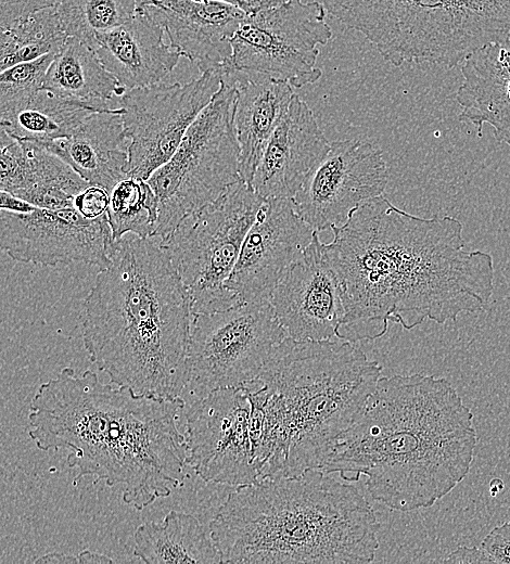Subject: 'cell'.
Masks as SVG:
<instances>
[{
    "label": "cell",
    "instance_id": "20",
    "mask_svg": "<svg viewBox=\"0 0 510 564\" xmlns=\"http://www.w3.org/2000/svg\"><path fill=\"white\" fill-rule=\"evenodd\" d=\"M161 24L143 8L124 24L99 35L93 50L126 90L160 84L180 54L164 40Z\"/></svg>",
    "mask_w": 510,
    "mask_h": 564
},
{
    "label": "cell",
    "instance_id": "9",
    "mask_svg": "<svg viewBox=\"0 0 510 564\" xmlns=\"http://www.w3.org/2000/svg\"><path fill=\"white\" fill-rule=\"evenodd\" d=\"M264 201L240 179L160 241L190 296L192 315L237 305L225 283Z\"/></svg>",
    "mask_w": 510,
    "mask_h": 564
},
{
    "label": "cell",
    "instance_id": "23",
    "mask_svg": "<svg viewBox=\"0 0 510 564\" xmlns=\"http://www.w3.org/2000/svg\"><path fill=\"white\" fill-rule=\"evenodd\" d=\"M71 165L89 184L109 194L123 179L128 163V145L122 108L90 114L68 136L39 143Z\"/></svg>",
    "mask_w": 510,
    "mask_h": 564
},
{
    "label": "cell",
    "instance_id": "2",
    "mask_svg": "<svg viewBox=\"0 0 510 564\" xmlns=\"http://www.w3.org/2000/svg\"><path fill=\"white\" fill-rule=\"evenodd\" d=\"M184 400L136 396L102 382L92 370L63 368L40 384L28 412V436L42 451H67L85 476L122 487L124 503L138 511L168 497L181 483L184 436L177 427Z\"/></svg>",
    "mask_w": 510,
    "mask_h": 564
},
{
    "label": "cell",
    "instance_id": "32",
    "mask_svg": "<svg viewBox=\"0 0 510 564\" xmlns=\"http://www.w3.org/2000/svg\"><path fill=\"white\" fill-rule=\"evenodd\" d=\"M34 145L0 125V190L16 195L33 180Z\"/></svg>",
    "mask_w": 510,
    "mask_h": 564
},
{
    "label": "cell",
    "instance_id": "38",
    "mask_svg": "<svg viewBox=\"0 0 510 564\" xmlns=\"http://www.w3.org/2000/svg\"><path fill=\"white\" fill-rule=\"evenodd\" d=\"M35 206L13 195L10 192L0 190V210L30 211Z\"/></svg>",
    "mask_w": 510,
    "mask_h": 564
},
{
    "label": "cell",
    "instance_id": "8",
    "mask_svg": "<svg viewBox=\"0 0 510 564\" xmlns=\"http://www.w3.org/2000/svg\"><path fill=\"white\" fill-rule=\"evenodd\" d=\"M235 102L233 84L220 76L218 90L190 125L173 156L146 179L158 205L153 238L167 239L186 217L240 180Z\"/></svg>",
    "mask_w": 510,
    "mask_h": 564
},
{
    "label": "cell",
    "instance_id": "12",
    "mask_svg": "<svg viewBox=\"0 0 510 564\" xmlns=\"http://www.w3.org/2000/svg\"><path fill=\"white\" fill-rule=\"evenodd\" d=\"M220 75L204 72L186 84H155L127 90L118 100L128 145L126 172L146 180L179 146L209 103Z\"/></svg>",
    "mask_w": 510,
    "mask_h": 564
},
{
    "label": "cell",
    "instance_id": "4",
    "mask_svg": "<svg viewBox=\"0 0 510 564\" xmlns=\"http://www.w3.org/2000/svg\"><path fill=\"white\" fill-rule=\"evenodd\" d=\"M190 296L155 238L114 241L84 302L88 359L136 396L181 397L192 321Z\"/></svg>",
    "mask_w": 510,
    "mask_h": 564
},
{
    "label": "cell",
    "instance_id": "31",
    "mask_svg": "<svg viewBox=\"0 0 510 564\" xmlns=\"http://www.w3.org/2000/svg\"><path fill=\"white\" fill-rule=\"evenodd\" d=\"M54 54H47L0 72V119L42 87Z\"/></svg>",
    "mask_w": 510,
    "mask_h": 564
},
{
    "label": "cell",
    "instance_id": "19",
    "mask_svg": "<svg viewBox=\"0 0 510 564\" xmlns=\"http://www.w3.org/2000/svg\"><path fill=\"white\" fill-rule=\"evenodd\" d=\"M329 149L313 111L294 94L267 142L251 187L264 200H292Z\"/></svg>",
    "mask_w": 510,
    "mask_h": 564
},
{
    "label": "cell",
    "instance_id": "30",
    "mask_svg": "<svg viewBox=\"0 0 510 564\" xmlns=\"http://www.w3.org/2000/svg\"><path fill=\"white\" fill-rule=\"evenodd\" d=\"M141 0H58L54 4L67 37H75L92 49L99 35L128 21Z\"/></svg>",
    "mask_w": 510,
    "mask_h": 564
},
{
    "label": "cell",
    "instance_id": "33",
    "mask_svg": "<svg viewBox=\"0 0 510 564\" xmlns=\"http://www.w3.org/2000/svg\"><path fill=\"white\" fill-rule=\"evenodd\" d=\"M110 203L109 192L89 184L74 200V208L87 219H95L106 214Z\"/></svg>",
    "mask_w": 510,
    "mask_h": 564
},
{
    "label": "cell",
    "instance_id": "27",
    "mask_svg": "<svg viewBox=\"0 0 510 564\" xmlns=\"http://www.w3.org/2000/svg\"><path fill=\"white\" fill-rule=\"evenodd\" d=\"M67 38L54 5L0 28V72L56 53Z\"/></svg>",
    "mask_w": 510,
    "mask_h": 564
},
{
    "label": "cell",
    "instance_id": "35",
    "mask_svg": "<svg viewBox=\"0 0 510 564\" xmlns=\"http://www.w3.org/2000/svg\"><path fill=\"white\" fill-rule=\"evenodd\" d=\"M58 0H0V28L44 8L52 7Z\"/></svg>",
    "mask_w": 510,
    "mask_h": 564
},
{
    "label": "cell",
    "instance_id": "5",
    "mask_svg": "<svg viewBox=\"0 0 510 564\" xmlns=\"http://www.w3.org/2000/svg\"><path fill=\"white\" fill-rule=\"evenodd\" d=\"M380 524L360 490L310 469L237 487L209 523L221 563L366 564Z\"/></svg>",
    "mask_w": 510,
    "mask_h": 564
},
{
    "label": "cell",
    "instance_id": "28",
    "mask_svg": "<svg viewBox=\"0 0 510 564\" xmlns=\"http://www.w3.org/2000/svg\"><path fill=\"white\" fill-rule=\"evenodd\" d=\"M31 183L15 196L39 208L74 207V200L89 183L66 162L35 141Z\"/></svg>",
    "mask_w": 510,
    "mask_h": 564
},
{
    "label": "cell",
    "instance_id": "16",
    "mask_svg": "<svg viewBox=\"0 0 510 564\" xmlns=\"http://www.w3.org/2000/svg\"><path fill=\"white\" fill-rule=\"evenodd\" d=\"M314 232L297 215L292 200H265L225 283L234 303L270 302L276 285L310 243Z\"/></svg>",
    "mask_w": 510,
    "mask_h": 564
},
{
    "label": "cell",
    "instance_id": "6",
    "mask_svg": "<svg viewBox=\"0 0 510 564\" xmlns=\"http://www.w3.org/2000/svg\"><path fill=\"white\" fill-rule=\"evenodd\" d=\"M382 367L355 343L284 337L245 385L259 420L260 479L319 469L358 419Z\"/></svg>",
    "mask_w": 510,
    "mask_h": 564
},
{
    "label": "cell",
    "instance_id": "34",
    "mask_svg": "<svg viewBox=\"0 0 510 564\" xmlns=\"http://www.w3.org/2000/svg\"><path fill=\"white\" fill-rule=\"evenodd\" d=\"M480 547L490 557L492 563L510 564V521L494 527Z\"/></svg>",
    "mask_w": 510,
    "mask_h": 564
},
{
    "label": "cell",
    "instance_id": "29",
    "mask_svg": "<svg viewBox=\"0 0 510 564\" xmlns=\"http://www.w3.org/2000/svg\"><path fill=\"white\" fill-rule=\"evenodd\" d=\"M157 198L146 180L126 177L110 192L107 220L113 241L127 233L153 238L157 220Z\"/></svg>",
    "mask_w": 510,
    "mask_h": 564
},
{
    "label": "cell",
    "instance_id": "25",
    "mask_svg": "<svg viewBox=\"0 0 510 564\" xmlns=\"http://www.w3.org/2000/svg\"><path fill=\"white\" fill-rule=\"evenodd\" d=\"M133 555L148 564L221 563L211 535L200 521L174 510L161 523L146 522L136 529Z\"/></svg>",
    "mask_w": 510,
    "mask_h": 564
},
{
    "label": "cell",
    "instance_id": "39",
    "mask_svg": "<svg viewBox=\"0 0 510 564\" xmlns=\"http://www.w3.org/2000/svg\"><path fill=\"white\" fill-rule=\"evenodd\" d=\"M113 559L105 554H100L97 552H93L89 549L82 550L77 555V563H85V564H98V563H112Z\"/></svg>",
    "mask_w": 510,
    "mask_h": 564
},
{
    "label": "cell",
    "instance_id": "36",
    "mask_svg": "<svg viewBox=\"0 0 510 564\" xmlns=\"http://www.w3.org/2000/svg\"><path fill=\"white\" fill-rule=\"evenodd\" d=\"M443 561L449 563H492L490 557L481 547H459Z\"/></svg>",
    "mask_w": 510,
    "mask_h": 564
},
{
    "label": "cell",
    "instance_id": "1",
    "mask_svg": "<svg viewBox=\"0 0 510 564\" xmlns=\"http://www.w3.org/2000/svg\"><path fill=\"white\" fill-rule=\"evenodd\" d=\"M331 230L323 249L342 292L340 339L380 338L390 321L405 330L426 319L456 321L481 310L493 294L492 255L467 251L454 217L415 216L380 195Z\"/></svg>",
    "mask_w": 510,
    "mask_h": 564
},
{
    "label": "cell",
    "instance_id": "15",
    "mask_svg": "<svg viewBox=\"0 0 510 564\" xmlns=\"http://www.w3.org/2000/svg\"><path fill=\"white\" fill-rule=\"evenodd\" d=\"M387 182L380 149L357 139L333 141L292 201L297 215L318 232L342 225L358 205L382 195Z\"/></svg>",
    "mask_w": 510,
    "mask_h": 564
},
{
    "label": "cell",
    "instance_id": "37",
    "mask_svg": "<svg viewBox=\"0 0 510 564\" xmlns=\"http://www.w3.org/2000/svg\"><path fill=\"white\" fill-rule=\"evenodd\" d=\"M239 8L246 14L280 5L289 0H217Z\"/></svg>",
    "mask_w": 510,
    "mask_h": 564
},
{
    "label": "cell",
    "instance_id": "11",
    "mask_svg": "<svg viewBox=\"0 0 510 564\" xmlns=\"http://www.w3.org/2000/svg\"><path fill=\"white\" fill-rule=\"evenodd\" d=\"M332 30L320 1L289 0L246 14L231 39V67L302 88L322 75L317 67L318 46Z\"/></svg>",
    "mask_w": 510,
    "mask_h": 564
},
{
    "label": "cell",
    "instance_id": "18",
    "mask_svg": "<svg viewBox=\"0 0 510 564\" xmlns=\"http://www.w3.org/2000/svg\"><path fill=\"white\" fill-rule=\"evenodd\" d=\"M163 27L169 44L201 73L221 75L231 66V39L246 13L217 0H141Z\"/></svg>",
    "mask_w": 510,
    "mask_h": 564
},
{
    "label": "cell",
    "instance_id": "40",
    "mask_svg": "<svg viewBox=\"0 0 510 564\" xmlns=\"http://www.w3.org/2000/svg\"><path fill=\"white\" fill-rule=\"evenodd\" d=\"M36 563H44V564H53V563H77V555L73 554H64V553H48L41 555L37 560Z\"/></svg>",
    "mask_w": 510,
    "mask_h": 564
},
{
    "label": "cell",
    "instance_id": "26",
    "mask_svg": "<svg viewBox=\"0 0 510 564\" xmlns=\"http://www.w3.org/2000/svg\"><path fill=\"white\" fill-rule=\"evenodd\" d=\"M95 112L105 111L40 88L1 118L0 125L18 139L44 143L68 137L86 117Z\"/></svg>",
    "mask_w": 510,
    "mask_h": 564
},
{
    "label": "cell",
    "instance_id": "10",
    "mask_svg": "<svg viewBox=\"0 0 510 564\" xmlns=\"http://www.w3.org/2000/svg\"><path fill=\"white\" fill-rule=\"evenodd\" d=\"M284 337L270 302L193 315L184 389L201 398L218 388L252 383Z\"/></svg>",
    "mask_w": 510,
    "mask_h": 564
},
{
    "label": "cell",
    "instance_id": "24",
    "mask_svg": "<svg viewBox=\"0 0 510 564\" xmlns=\"http://www.w3.org/2000/svg\"><path fill=\"white\" fill-rule=\"evenodd\" d=\"M52 93L98 105L105 112L119 108L112 104L127 90L103 66L95 51L75 37H67L54 54L42 82Z\"/></svg>",
    "mask_w": 510,
    "mask_h": 564
},
{
    "label": "cell",
    "instance_id": "14",
    "mask_svg": "<svg viewBox=\"0 0 510 564\" xmlns=\"http://www.w3.org/2000/svg\"><path fill=\"white\" fill-rule=\"evenodd\" d=\"M113 243L106 214L87 219L74 207L0 210V249L16 261L42 266L84 262L103 269Z\"/></svg>",
    "mask_w": 510,
    "mask_h": 564
},
{
    "label": "cell",
    "instance_id": "3",
    "mask_svg": "<svg viewBox=\"0 0 510 564\" xmlns=\"http://www.w3.org/2000/svg\"><path fill=\"white\" fill-rule=\"evenodd\" d=\"M476 440L473 414L449 381L381 376L319 470L350 483L364 475L372 499L409 512L432 507L464 479Z\"/></svg>",
    "mask_w": 510,
    "mask_h": 564
},
{
    "label": "cell",
    "instance_id": "13",
    "mask_svg": "<svg viewBox=\"0 0 510 564\" xmlns=\"http://www.w3.org/2000/svg\"><path fill=\"white\" fill-rule=\"evenodd\" d=\"M186 463L205 483L240 487L260 479L246 386L197 398L186 420Z\"/></svg>",
    "mask_w": 510,
    "mask_h": 564
},
{
    "label": "cell",
    "instance_id": "17",
    "mask_svg": "<svg viewBox=\"0 0 510 564\" xmlns=\"http://www.w3.org/2000/svg\"><path fill=\"white\" fill-rule=\"evenodd\" d=\"M270 304L286 336L297 341L336 337L344 316L342 292L317 231L283 273Z\"/></svg>",
    "mask_w": 510,
    "mask_h": 564
},
{
    "label": "cell",
    "instance_id": "21",
    "mask_svg": "<svg viewBox=\"0 0 510 564\" xmlns=\"http://www.w3.org/2000/svg\"><path fill=\"white\" fill-rule=\"evenodd\" d=\"M457 90L459 119L489 125L496 140L510 146V36L486 43L466 57Z\"/></svg>",
    "mask_w": 510,
    "mask_h": 564
},
{
    "label": "cell",
    "instance_id": "7",
    "mask_svg": "<svg viewBox=\"0 0 510 564\" xmlns=\"http://www.w3.org/2000/svg\"><path fill=\"white\" fill-rule=\"evenodd\" d=\"M394 66L455 67L480 47L510 36V0H320Z\"/></svg>",
    "mask_w": 510,
    "mask_h": 564
},
{
    "label": "cell",
    "instance_id": "22",
    "mask_svg": "<svg viewBox=\"0 0 510 564\" xmlns=\"http://www.w3.org/2000/svg\"><path fill=\"white\" fill-rule=\"evenodd\" d=\"M220 76L237 90L234 131L240 149V179L251 185L267 142L295 94L283 80L229 67Z\"/></svg>",
    "mask_w": 510,
    "mask_h": 564
}]
</instances>
